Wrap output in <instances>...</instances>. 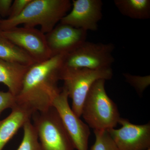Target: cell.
<instances>
[{"label": "cell", "instance_id": "1", "mask_svg": "<svg viewBox=\"0 0 150 150\" xmlns=\"http://www.w3.org/2000/svg\"><path fill=\"white\" fill-rule=\"evenodd\" d=\"M63 56H52L45 62L30 67L20 91L16 97V105L33 115L53 106V100L62 90L58 84L63 67Z\"/></svg>", "mask_w": 150, "mask_h": 150}, {"label": "cell", "instance_id": "2", "mask_svg": "<svg viewBox=\"0 0 150 150\" xmlns=\"http://www.w3.org/2000/svg\"><path fill=\"white\" fill-rule=\"evenodd\" d=\"M71 6L69 0H31L19 15L1 19L0 30H7L24 24V27L39 25L40 31L46 34L51 31Z\"/></svg>", "mask_w": 150, "mask_h": 150}, {"label": "cell", "instance_id": "3", "mask_svg": "<svg viewBox=\"0 0 150 150\" xmlns=\"http://www.w3.org/2000/svg\"><path fill=\"white\" fill-rule=\"evenodd\" d=\"M105 81L100 79L94 83L83 106L81 115L93 130L114 128L121 118L117 105L106 93Z\"/></svg>", "mask_w": 150, "mask_h": 150}, {"label": "cell", "instance_id": "4", "mask_svg": "<svg viewBox=\"0 0 150 150\" xmlns=\"http://www.w3.org/2000/svg\"><path fill=\"white\" fill-rule=\"evenodd\" d=\"M112 68L98 70L85 68L71 69L63 67L60 80L64 81L63 86L67 90L69 97L72 100V110L79 118L81 116L85 100L94 83L100 79H112Z\"/></svg>", "mask_w": 150, "mask_h": 150}, {"label": "cell", "instance_id": "5", "mask_svg": "<svg viewBox=\"0 0 150 150\" xmlns=\"http://www.w3.org/2000/svg\"><path fill=\"white\" fill-rule=\"evenodd\" d=\"M31 118L42 150H76L53 106L45 111L35 112Z\"/></svg>", "mask_w": 150, "mask_h": 150}, {"label": "cell", "instance_id": "6", "mask_svg": "<svg viewBox=\"0 0 150 150\" xmlns=\"http://www.w3.org/2000/svg\"><path fill=\"white\" fill-rule=\"evenodd\" d=\"M112 43H94L85 41L77 48L64 55V68L93 70L111 68L115 61Z\"/></svg>", "mask_w": 150, "mask_h": 150}, {"label": "cell", "instance_id": "7", "mask_svg": "<svg viewBox=\"0 0 150 150\" xmlns=\"http://www.w3.org/2000/svg\"><path fill=\"white\" fill-rule=\"evenodd\" d=\"M69 96L63 86L60 93L55 98L52 103L62 120L70 137L75 149L88 150L89 127L75 114L70 107Z\"/></svg>", "mask_w": 150, "mask_h": 150}, {"label": "cell", "instance_id": "8", "mask_svg": "<svg viewBox=\"0 0 150 150\" xmlns=\"http://www.w3.org/2000/svg\"><path fill=\"white\" fill-rule=\"evenodd\" d=\"M0 31L6 38L26 52L36 63L45 62L52 57L46 35L39 30L16 27Z\"/></svg>", "mask_w": 150, "mask_h": 150}, {"label": "cell", "instance_id": "9", "mask_svg": "<svg viewBox=\"0 0 150 150\" xmlns=\"http://www.w3.org/2000/svg\"><path fill=\"white\" fill-rule=\"evenodd\" d=\"M120 129L107 131L118 150H146L150 148V123L136 125L121 118Z\"/></svg>", "mask_w": 150, "mask_h": 150}, {"label": "cell", "instance_id": "10", "mask_svg": "<svg viewBox=\"0 0 150 150\" xmlns=\"http://www.w3.org/2000/svg\"><path fill=\"white\" fill-rule=\"evenodd\" d=\"M73 8L60 23L77 28L96 31L98 22L102 18L103 3L101 0H73Z\"/></svg>", "mask_w": 150, "mask_h": 150}, {"label": "cell", "instance_id": "11", "mask_svg": "<svg viewBox=\"0 0 150 150\" xmlns=\"http://www.w3.org/2000/svg\"><path fill=\"white\" fill-rule=\"evenodd\" d=\"M52 56L65 55L86 41L87 31L69 25L60 24L45 34Z\"/></svg>", "mask_w": 150, "mask_h": 150}, {"label": "cell", "instance_id": "12", "mask_svg": "<svg viewBox=\"0 0 150 150\" xmlns=\"http://www.w3.org/2000/svg\"><path fill=\"white\" fill-rule=\"evenodd\" d=\"M32 115L29 111L16 105L8 116L0 120V150L4 149L19 130L30 121Z\"/></svg>", "mask_w": 150, "mask_h": 150}, {"label": "cell", "instance_id": "13", "mask_svg": "<svg viewBox=\"0 0 150 150\" xmlns=\"http://www.w3.org/2000/svg\"><path fill=\"white\" fill-rule=\"evenodd\" d=\"M29 67L0 59V83L6 86L8 91L16 97L20 91L23 78Z\"/></svg>", "mask_w": 150, "mask_h": 150}, {"label": "cell", "instance_id": "14", "mask_svg": "<svg viewBox=\"0 0 150 150\" xmlns=\"http://www.w3.org/2000/svg\"><path fill=\"white\" fill-rule=\"evenodd\" d=\"M0 59L29 67L36 63L24 50L4 37L1 31Z\"/></svg>", "mask_w": 150, "mask_h": 150}, {"label": "cell", "instance_id": "15", "mask_svg": "<svg viewBox=\"0 0 150 150\" xmlns=\"http://www.w3.org/2000/svg\"><path fill=\"white\" fill-rule=\"evenodd\" d=\"M113 2L124 16L141 20L150 18V0H114Z\"/></svg>", "mask_w": 150, "mask_h": 150}, {"label": "cell", "instance_id": "16", "mask_svg": "<svg viewBox=\"0 0 150 150\" xmlns=\"http://www.w3.org/2000/svg\"><path fill=\"white\" fill-rule=\"evenodd\" d=\"M23 134L22 140L16 150H43L36 130L31 121H27L23 127Z\"/></svg>", "mask_w": 150, "mask_h": 150}, {"label": "cell", "instance_id": "17", "mask_svg": "<svg viewBox=\"0 0 150 150\" xmlns=\"http://www.w3.org/2000/svg\"><path fill=\"white\" fill-rule=\"evenodd\" d=\"M94 144L90 150H118L107 130H94Z\"/></svg>", "mask_w": 150, "mask_h": 150}, {"label": "cell", "instance_id": "18", "mask_svg": "<svg viewBox=\"0 0 150 150\" xmlns=\"http://www.w3.org/2000/svg\"><path fill=\"white\" fill-rule=\"evenodd\" d=\"M123 76L126 82L134 88L139 96H142L145 89L150 85L149 75L142 76L131 75L129 73H124Z\"/></svg>", "mask_w": 150, "mask_h": 150}, {"label": "cell", "instance_id": "19", "mask_svg": "<svg viewBox=\"0 0 150 150\" xmlns=\"http://www.w3.org/2000/svg\"><path fill=\"white\" fill-rule=\"evenodd\" d=\"M16 97L10 92L0 91V116L6 109H12L16 106Z\"/></svg>", "mask_w": 150, "mask_h": 150}, {"label": "cell", "instance_id": "20", "mask_svg": "<svg viewBox=\"0 0 150 150\" xmlns=\"http://www.w3.org/2000/svg\"><path fill=\"white\" fill-rule=\"evenodd\" d=\"M31 1L15 0L13 1L11 7L10 13L8 18H13L19 15Z\"/></svg>", "mask_w": 150, "mask_h": 150}, {"label": "cell", "instance_id": "21", "mask_svg": "<svg viewBox=\"0 0 150 150\" xmlns=\"http://www.w3.org/2000/svg\"><path fill=\"white\" fill-rule=\"evenodd\" d=\"M13 2L12 0H0V16L8 17Z\"/></svg>", "mask_w": 150, "mask_h": 150}, {"label": "cell", "instance_id": "22", "mask_svg": "<svg viewBox=\"0 0 150 150\" xmlns=\"http://www.w3.org/2000/svg\"><path fill=\"white\" fill-rule=\"evenodd\" d=\"M1 16H0V22H1Z\"/></svg>", "mask_w": 150, "mask_h": 150}, {"label": "cell", "instance_id": "23", "mask_svg": "<svg viewBox=\"0 0 150 150\" xmlns=\"http://www.w3.org/2000/svg\"><path fill=\"white\" fill-rule=\"evenodd\" d=\"M146 150H150V148H149V149H148Z\"/></svg>", "mask_w": 150, "mask_h": 150}]
</instances>
